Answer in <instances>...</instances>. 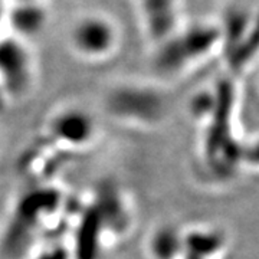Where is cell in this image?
<instances>
[{"label":"cell","mask_w":259,"mask_h":259,"mask_svg":"<svg viewBox=\"0 0 259 259\" xmlns=\"http://www.w3.org/2000/svg\"><path fill=\"white\" fill-rule=\"evenodd\" d=\"M222 29L216 23L180 26L173 35L157 44L154 68L166 76H180L200 65L222 48Z\"/></svg>","instance_id":"1"},{"label":"cell","mask_w":259,"mask_h":259,"mask_svg":"<svg viewBox=\"0 0 259 259\" xmlns=\"http://www.w3.org/2000/svg\"><path fill=\"white\" fill-rule=\"evenodd\" d=\"M121 32L115 20L101 12H88L75 19L68 30V45L78 58L101 62L120 47Z\"/></svg>","instance_id":"2"},{"label":"cell","mask_w":259,"mask_h":259,"mask_svg":"<svg viewBox=\"0 0 259 259\" xmlns=\"http://www.w3.org/2000/svg\"><path fill=\"white\" fill-rule=\"evenodd\" d=\"M111 111L121 118L144 122H157L166 114L164 97L150 87H122L108 100Z\"/></svg>","instance_id":"3"},{"label":"cell","mask_w":259,"mask_h":259,"mask_svg":"<svg viewBox=\"0 0 259 259\" xmlns=\"http://www.w3.org/2000/svg\"><path fill=\"white\" fill-rule=\"evenodd\" d=\"M48 134L68 148L88 147L98 134V122L91 112L79 107L62 108L48 122Z\"/></svg>","instance_id":"4"},{"label":"cell","mask_w":259,"mask_h":259,"mask_svg":"<svg viewBox=\"0 0 259 259\" xmlns=\"http://www.w3.org/2000/svg\"><path fill=\"white\" fill-rule=\"evenodd\" d=\"M33 79V61L26 42L0 37V82L10 94L26 93Z\"/></svg>","instance_id":"5"},{"label":"cell","mask_w":259,"mask_h":259,"mask_svg":"<svg viewBox=\"0 0 259 259\" xmlns=\"http://www.w3.org/2000/svg\"><path fill=\"white\" fill-rule=\"evenodd\" d=\"M143 28L157 45L182 26L180 0H139Z\"/></svg>","instance_id":"6"},{"label":"cell","mask_w":259,"mask_h":259,"mask_svg":"<svg viewBox=\"0 0 259 259\" xmlns=\"http://www.w3.org/2000/svg\"><path fill=\"white\" fill-rule=\"evenodd\" d=\"M49 12L45 2L10 5L6 9V28L10 29L12 35L23 42H28L39 36L48 25Z\"/></svg>","instance_id":"7"},{"label":"cell","mask_w":259,"mask_h":259,"mask_svg":"<svg viewBox=\"0 0 259 259\" xmlns=\"http://www.w3.org/2000/svg\"><path fill=\"white\" fill-rule=\"evenodd\" d=\"M147 246L151 259H185V232L173 225H161L151 232Z\"/></svg>","instance_id":"8"},{"label":"cell","mask_w":259,"mask_h":259,"mask_svg":"<svg viewBox=\"0 0 259 259\" xmlns=\"http://www.w3.org/2000/svg\"><path fill=\"white\" fill-rule=\"evenodd\" d=\"M10 5H23V3H36V2H45V0H9Z\"/></svg>","instance_id":"9"},{"label":"cell","mask_w":259,"mask_h":259,"mask_svg":"<svg viewBox=\"0 0 259 259\" xmlns=\"http://www.w3.org/2000/svg\"><path fill=\"white\" fill-rule=\"evenodd\" d=\"M5 19H6V8H5V9L0 8V29H2V26H6Z\"/></svg>","instance_id":"10"},{"label":"cell","mask_w":259,"mask_h":259,"mask_svg":"<svg viewBox=\"0 0 259 259\" xmlns=\"http://www.w3.org/2000/svg\"><path fill=\"white\" fill-rule=\"evenodd\" d=\"M185 259H199V258H193V256H185Z\"/></svg>","instance_id":"11"}]
</instances>
